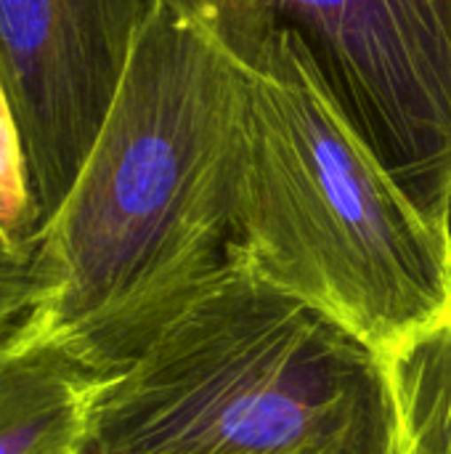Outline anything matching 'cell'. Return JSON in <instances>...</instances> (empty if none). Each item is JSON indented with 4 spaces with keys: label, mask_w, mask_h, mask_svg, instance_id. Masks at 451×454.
Returning a JSON list of instances; mask_svg holds the SVG:
<instances>
[{
    "label": "cell",
    "mask_w": 451,
    "mask_h": 454,
    "mask_svg": "<svg viewBox=\"0 0 451 454\" xmlns=\"http://www.w3.org/2000/svg\"><path fill=\"white\" fill-rule=\"evenodd\" d=\"M245 154L242 64L159 0L32 258L35 309L98 375L125 370L234 258Z\"/></svg>",
    "instance_id": "obj_1"
},
{
    "label": "cell",
    "mask_w": 451,
    "mask_h": 454,
    "mask_svg": "<svg viewBox=\"0 0 451 454\" xmlns=\"http://www.w3.org/2000/svg\"><path fill=\"white\" fill-rule=\"evenodd\" d=\"M202 27L247 74L234 253L385 356L451 309L441 223L393 178L298 32Z\"/></svg>",
    "instance_id": "obj_2"
},
{
    "label": "cell",
    "mask_w": 451,
    "mask_h": 454,
    "mask_svg": "<svg viewBox=\"0 0 451 454\" xmlns=\"http://www.w3.org/2000/svg\"><path fill=\"white\" fill-rule=\"evenodd\" d=\"M88 454H396L385 356L234 253L104 380Z\"/></svg>",
    "instance_id": "obj_3"
},
{
    "label": "cell",
    "mask_w": 451,
    "mask_h": 454,
    "mask_svg": "<svg viewBox=\"0 0 451 454\" xmlns=\"http://www.w3.org/2000/svg\"><path fill=\"white\" fill-rule=\"evenodd\" d=\"M199 24L298 32L393 178L441 223L451 178V0H173Z\"/></svg>",
    "instance_id": "obj_4"
},
{
    "label": "cell",
    "mask_w": 451,
    "mask_h": 454,
    "mask_svg": "<svg viewBox=\"0 0 451 454\" xmlns=\"http://www.w3.org/2000/svg\"><path fill=\"white\" fill-rule=\"evenodd\" d=\"M157 3L0 0V72L43 229L72 192Z\"/></svg>",
    "instance_id": "obj_5"
},
{
    "label": "cell",
    "mask_w": 451,
    "mask_h": 454,
    "mask_svg": "<svg viewBox=\"0 0 451 454\" xmlns=\"http://www.w3.org/2000/svg\"><path fill=\"white\" fill-rule=\"evenodd\" d=\"M32 306L0 335V454H88L104 386Z\"/></svg>",
    "instance_id": "obj_6"
},
{
    "label": "cell",
    "mask_w": 451,
    "mask_h": 454,
    "mask_svg": "<svg viewBox=\"0 0 451 454\" xmlns=\"http://www.w3.org/2000/svg\"><path fill=\"white\" fill-rule=\"evenodd\" d=\"M396 454H451V309L385 354Z\"/></svg>",
    "instance_id": "obj_7"
},
{
    "label": "cell",
    "mask_w": 451,
    "mask_h": 454,
    "mask_svg": "<svg viewBox=\"0 0 451 454\" xmlns=\"http://www.w3.org/2000/svg\"><path fill=\"white\" fill-rule=\"evenodd\" d=\"M40 229L24 133L0 72V237L16 253L35 258Z\"/></svg>",
    "instance_id": "obj_8"
},
{
    "label": "cell",
    "mask_w": 451,
    "mask_h": 454,
    "mask_svg": "<svg viewBox=\"0 0 451 454\" xmlns=\"http://www.w3.org/2000/svg\"><path fill=\"white\" fill-rule=\"evenodd\" d=\"M37 301L32 258L16 253L0 237V335L16 327Z\"/></svg>",
    "instance_id": "obj_9"
},
{
    "label": "cell",
    "mask_w": 451,
    "mask_h": 454,
    "mask_svg": "<svg viewBox=\"0 0 451 454\" xmlns=\"http://www.w3.org/2000/svg\"><path fill=\"white\" fill-rule=\"evenodd\" d=\"M441 229L447 234V242L451 247V178H449V189H447V200H444V210H441Z\"/></svg>",
    "instance_id": "obj_10"
}]
</instances>
